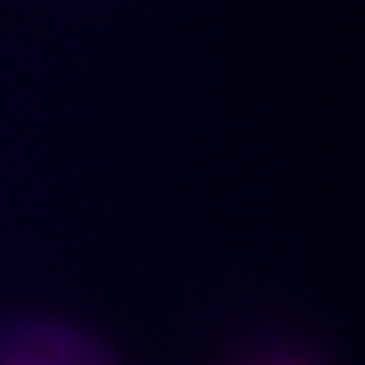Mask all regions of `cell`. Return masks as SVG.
I'll return each mask as SVG.
<instances>
[{
	"mask_svg": "<svg viewBox=\"0 0 365 365\" xmlns=\"http://www.w3.org/2000/svg\"><path fill=\"white\" fill-rule=\"evenodd\" d=\"M0 365H66V345L49 342L43 348H18L0 354Z\"/></svg>",
	"mask_w": 365,
	"mask_h": 365,
	"instance_id": "6da1fadb",
	"label": "cell"
}]
</instances>
